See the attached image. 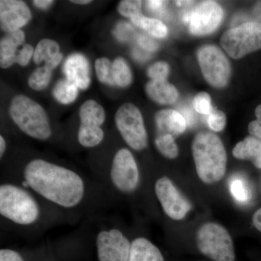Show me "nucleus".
<instances>
[{
	"label": "nucleus",
	"instance_id": "f257e3e1",
	"mask_svg": "<svg viewBox=\"0 0 261 261\" xmlns=\"http://www.w3.org/2000/svg\"><path fill=\"white\" fill-rule=\"evenodd\" d=\"M24 178L34 191L61 207L70 208L83 200V179L68 168L44 160L34 159L25 166Z\"/></svg>",
	"mask_w": 261,
	"mask_h": 261
},
{
	"label": "nucleus",
	"instance_id": "f03ea898",
	"mask_svg": "<svg viewBox=\"0 0 261 261\" xmlns=\"http://www.w3.org/2000/svg\"><path fill=\"white\" fill-rule=\"evenodd\" d=\"M192 152L199 178L207 185L217 183L224 177L227 153L221 138L211 132H201L194 137Z\"/></svg>",
	"mask_w": 261,
	"mask_h": 261
},
{
	"label": "nucleus",
	"instance_id": "7ed1b4c3",
	"mask_svg": "<svg viewBox=\"0 0 261 261\" xmlns=\"http://www.w3.org/2000/svg\"><path fill=\"white\" fill-rule=\"evenodd\" d=\"M9 114L18 128L29 137L38 140H47L51 137L45 110L27 96L18 94L12 99Z\"/></svg>",
	"mask_w": 261,
	"mask_h": 261
},
{
	"label": "nucleus",
	"instance_id": "20e7f679",
	"mask_svg": "<svg viewBox=\"0 0 261 261\" xmlns=\"http://www.w3.org/2000/svg\"><path fill=\"white\" fill-rule=\"evenodd\" d=\"M0 214L19 225L34 224L40 211L37 201L27 190L11 184L0 187Z\"/></svg>",
	"mask_w": 261,
	"mask_h": 261
},
{
	"label": "nucleus",
	"instance_id": "39448f33",
	"mask_svg": "<svg viewBox=\"0 0 261 261\" xmlns=\"http://www.w3.org/2000/svg\"><path fill=\"white\" fill-rule=\"evenodd\" d=\"M196 247L201 255L211 260L236 261L232 238L228 230L217 223H206L199 228Z\"/></svg>",
	"mask_w": 261,
	"mask_h": 261
},
{
	"label": "nucleus",
	"instance_id": "423d86ee",
	"mask_svg": "<svg viewBox=\"0 0 261 261\" xmlns=\"http://www.w3.org/2000/svg\"><path fill=\"white\" fill-rule=\"evenodd\" d=\"M221 47L228 56L241 59L261 49V23L250 21L225 32L220 39Z\"/></svg>",
	"mask_w": 261,
	"mask_h": 261
},
{
	"label": "nucleus",
	"instance_id": "0eeeda50",
	"mask_svg": "<svg viewBox=\"0 0 261 261\" xmlns=\"http://www.w3.org/2000/svg\"><path fill=\"white\" fill-rule=\"evenodd\" d=\"M115 123L122 138L130 148L143 150L148 145V135L140 109L130 102L117 110Z\"/></svg>",
	"mask_w": 261,
	"mask_h": 261
},
{
	"label": "nucleus",
	"instance_id": "6e6552de",
	"mask_svg": "<svg viewBox=\"0 0 261 261\" xmlns=\"http://www.w3.org/2000/svg\"><path fill=\"white\" fill-rule=\"evenodd\" d=\"M200 70L206 82L215 88H224L229 82L231 64L224 51L217 46H202L197 53Z\"/></svg>",
	"mask_w": 261,
	"mask_h": 261
},
{
	"label": "nucleus",
	"instance_id": "1a4fd4ad",
	"mask_svg": "<svg viewBox=\"0 0 261 261\" xmlns=\"http://www.w3.org/2000/svg\"><path fill=\"white\" fill-rule=\"evenodd\" d=\"M80 126L78 140L84 147H94L99 145L104 139L101 128L106 121L104 108L93 99L86 101L80 109Z\"/></svg>",
	"mask_w": 261,
	"mask_h": 261
},
{
	"label": "nucleus",
	"instance_id": "9d476101",
	"mask_svg": "<svg viewBox=\"0 0 261 261\" xmlns=\"http://www.w3.org/2000/svg\"><path fill=\"white\" fill-rule=\"evenodd\" d=\"M111 178L114 187L123 193H132L137 190L140 183V172L129 149L122 148L115 154Z\"/></svg>",
	"mask_w": 261,
	"mask_h": 261
},
{
	"label": "nucleus",
	"instance_id": "9b49d317",
	"mask_svg": "<svg viewBox=\"0 0 261 261\" xmlns=\"http://www.w3.org/2000/svg\"><path fill=\"white\" fill-rule=\"evenodd\" d=\"M224 10L214 1L201 2L184 20L189 23V31L195 36H205L215 32L222 22Z\"/></svg>",
	"mask_w": 261,
	"mask_h": 261
},
{
	"label": "nucleus",
	"instance_id": "f8f14e48",
	"mask_svg": "<svg viewBox=\"0 0 261 261\" xmlns=\"http://www.w3.org/2000/svg\"><path fill=\"white\" fill-rule=\"evenodd\" d=\"M154 192L165 214L174 221H181L191 210V203L180 193L173 181L167 176L159 178Z\"/></svg>",
	"mask_w": 261,
	"mask_h": 261
},
{
	"label": "nucleus",
	"instance_id": "ddd939ff",
	"mask_svg": "<svg viewBox=\"0 0 261 261\" xmlns=\"http://www.w3.org/2000/svg\"><path fill=\"white\" fill-rule=\"evenodd\" d=\"M96 246L99 261H129L132 243L117 228L98 233Z\"/></svg>",
	"mask_w": 261,
	"mask_h": 261
},
{
	"label": "nucleus",
	"instance_id": "4468645a",
	"mask_svg": "<svg viewBox=\"0 0 261 261\" xmlns=\"http://www.w3.org/2000/svg\"><path fill=\"white\" fill-rule=\"evenodd\" d=\"M28 5L20 0L0 1V23L5 32H17L28 24L32 19Z\"/></svg>",
	"mask_w": 261,
	"mask_h": 261
},
{
	"label": "nucleus",
	"instance_id": "2eb2a0df",
	"mask_svg": "<svg viewBox=\"0 0 261 261\" xmlns=\"http://www.w3.org/2000/svg\"><path fill=\"white\" fill-rule=\"evenodd\" d=\"M63 71L67 80L79 89L85 90L90 85V65L87 58L80 53L70 55L65 60Z\"/></svg>",
	"mask_w": 261,
	"mask_h": 261
},
{
	"label": "nucleus",
	"instance_id": "dca6fc26",
	"mask_svg": "<svg viewBox=\"0 0 261 261\" xmlns=\"http://www.w3.org/2000/svg\"><path fill=\"white\" fill-rule=\"evenodd\" d=\"M154 121L159 135H171L176 139L187 128L186 120L176 110H161L156 113Z\"/></svg>",
	"mask_w": 261,
	"mask_h": 261
},
{
	"label": "nucleus",
	"instance_id": "f3484780",
	"mask_svg": "<svg viewBox=\"0 0 261 261\" xmlns=\"http://www.w3.org/2000/svg\"><path fill=\"white\" fill-rule=\"evenodd\" d=\"M25 36L22 30L8 33L0 42V66L8 68L16 63L19 47H23Z\"/></svg>",
	"mask_w": 261,
	"mask_h": 261
},
{
	"label": "nucleus",
	"instance_id": "a211bd4d",
	"mask_svg": "<svg viewBox=\"0 0 261 261\" xmlns=\"http://www.w3.org/2000/svg\"><path fill=\"white\" fill-rule=\"evenodd\" d=\"M145 92L149 99L158 104L172 105L177 101V89L166 81L150 80L145 86Z\"/></svg>",
	"mask_w": 261,
	"mask_h": 261
},
{
	"label": "nucleus",
	"instance_id": "6ab92c4d",
	"mask_svg": "<svg viewBox=\"0 0 261 261\" xmlns=\"http://www.w3.org/2000/svg\"><path fill=\"white\" fill-rule=\"evenodd\" d=\"M235 159L252 162L255 168L261 169V140L248 136L239 142L232 150Z\"/></svg>",
	"mask_w": 261,
	"mask_h": 261
},
{
	"label": "nucleus",
	"instance_id": "aec40b11",
	"mask_svg": "<svg viewBox=\"0 0 261 261\" xmlns=\"http://www.w3.org/2000/svg\"><path fill=\"white\" fill-rule=\"evenodd\" d=\"M129 261H166L161 250L145 238L132 242Z\"/></svg>",
	"mask_w": 261,
	"mask_h": 261
},
{
	"label": "nucleus",
	"instance_id": "412c9836",
	"mask_svg": "<svg viewBox=\"0 0 261 261\" xmlns=\"http://www.w3.org/2000/svg\"><path fill=\"white\" fill-rule=\"evenodd\" d=\"M130 20L134 25L143 29L152 37L163 39L168 35L167 27L159 19L148 18L142 14L133 17Z\"/></svg>",
	"mask_w": 261,
	"mask_h": 261
},
{
	"label": "nucleus",
	"instance_id": "4be33fe9",
	"mask_svg": "<svg viewBox=\"0 0 261 261\" xmlns=\"http://www.w3.org/2000/svg\"><path fill=\"white\" fill-rule=\"evenodd\" d=\"M53 94L58 102L68 105L76 99L79 94V88L73 82L65 79L57 82L53 88Z\"/></svg>",
	"mask_w": 261,
	"mask_h": 261
},
{
	"label": "nucleus",
	"instance_id": "5701e85b",
	"mask_svg": "<svg viewBox=\"0 0 261 261\" xmlns=\"http://www.w3.org/2000/svg\"><path fill=\"white\" fill-rule=\"evenodd\" d=\"M60 49L61 47L59 44L56 41L50 39H43L39 41L34 49L33 57L34 62L37 65H39L44 61V63H47L61 53Z\"/></svg>",
	"mask_w": 261,
	"mask_h": 261
},
{
	"label": "nucleus",
	"instance_id": "b1692460",
	"mask_svg": "<svg viewBox=\"0 0 261 261\" xmlns=\"http://www.w3.org/2000/svg\"><path fill=\"white\" fill-rule=\"evenodd\" d=\"M113 74L115 86L122 88L128 87L133 80L129 65L121 57L116 58L113 62Z\"/></svg>",
	"mask_w": 261,
	"mask_h": 261
},
{
	"label": "nucleus",
	"instance_id": "393cba45",
	"mask_svg": "<svg viewBox=\"0 0 261 261\" xmlns=\"http://www.w3.org/2000/svg\"><path fill=\"white\" fill-rule=\"evenodd\" d=\"M174 137L171 135H158L154 145L160 153L168 159H175L178 155V147Z\"/></svg>",
	"mask_w": 261,
	"mask_h": 261
},
{
	"label": "nucleus",
	"instance_id": "a878e982",
	"mask_svg": "<svg viewBox=\"0 0 261 261\" xmlns=\"http://www.w3.org/2000/svg\"><path fill=\"white\" fill-rule=\"evenodd\" d=\"M51 78V70L47 67L37 68L29 75L28 84L31 89L42 91L48 87Z\"/></svg>",
	"mask_w": 261,
	"mask_h": 261
},
{
	"label": "nucleus",
	"instance_id": "bb28decb",
	"mask_svg": "<svg viewBox=\"0 0 261 261\" xmlns=\"http://www.w3.org/2000/svg\"><path fill=\"white\" fill-rule=\"evenodd\" d=\"M94 65L98 80L101 83L109 86H115L113 74V63L106 57H102L96 60Z\"/></svg>",
	"mask_w": 261,
	"mask_h": 261
},
{
	"label": "nucleus",
	"instance_id": "cd10ccee",
	"mask_svg": "<svg viewBox=\"0 0 261 261\" xmlns=\"http://www.w3.org/2000/svg\"><path fill=\"white\" fill-rule=\"evenodd\" d=\"M142 2L140 0H123L118 5V12L122 16L129 18L142 15Z\"/></svg>",
	"mask_w": 261,
	"mask_h": 261
},
{
	"label": "nucleus",
	"instance_id": "c85d7f7f",
	"mask_svg": "<svg viewBox=\"0 0 261 261\" xmlns=\"http://www.w3.org/2000/svg\"><path fill=\"white\" fill-rule=\"evenodd\" d=\"M192 106L196 112L200 114H211L213 111L211 95L205 92H200L196 94L192 100Z\"/></svg>",
	"mask_w": 261,
	"mask_h": 261
},
{
	"label": "nucleus",
	"instance_id": "c756f323",
	"mask_svg": "<svg viewBox=\"0 0 261 261\" xmlns=\"http://www.w3.org/2000/svg\"><path fill=\"white\" fill-rule=\"evenodd\" d=\"M170 67L165 61H158L147 69V75L151 80L166 81L169 74Z\"/></svg>",
	"mask_w": 261,
	"mask_h": 261
},
{
	"label": "nucleus",
	"instance_id": "7c9ffc66",
	"mask_svg": "<svg viewBox=\"0 0 261 261\" xmlns=\"http://www.w3.org/2000/svg\"><path fill=\"white\" fill-rule=\"evenodd\" d=\"M207 122L211 130L215 132H221L226 127V116L223 111L215 110L209 114Z\"/></svg>",
	"mask_w": 261,
	"mask_h": 261
},
{
	"label": "nucleus",
	"instance_id": "2f4dec72",
	"mask_svg": "<svg viewBox=\"0 0 261 261\" xmlns=\"http://www.w3.org/2000/svg\"><path fill=\"white\" fill-rule=\"evenodd\" d=\"M231 192L237 200L245 202L248 200V193L245 185L241 180H234L231 185Z\"/></svg>",
	"mask_w": 261,
	"mask_h": 261
},
{
	"label": "nucleus",
	"instance_id": "473e14b6",
	"mask_svg": "<svg viewBox=\"0 0 261 261\" xmlns=\"http://www.w3.org/2000/svg\"><path fill=\"white\" fill-rule=\"evenodd\" d=\"M34 48L31 44H25L19 51L18 56L17 57L16 63L20 66H27L34 57Z\"/></svg>",
	"mask_w": 261,
	"mask_h": 261
},
{
	"label": "nucleus",
	"instance_id": "72a5a7b5",
	"mask_svg": "<svg viewBox=\"0 0 261 261\" xmlns=\"http://www.w3.org/2000/svg\"><path fill=\"white\" fill-rule=\"evenodd\" d=\"M255 115L256 120L249 123L247 129L250 135L261 140V104L255 108Z\"/></svg>",
	"mask_w": 261,
	"mask_h": 261
},
{
	"label": "nucleus",
	"instance_id": "f704fd0d",
	"mask_svg": "<svg viewBox=\"0 0 261 261\" xmlns=\"http://www.w3.org/2000/svg\"><path fill=\"white\" fill-rule=\"evenodd\" d=\"M0 261H24L19 252L11 249H1Z\"/></svg>",
	"mask_w": 261,
	"mask_h": 261
},
{
	"label": "nucleus",
	"instance_id": "c9c22d12",
	"mask_svg": "<svg viewBox=\"0 0 261 261\" xmlns=\"http://www.w3.org/2000/svg\"><path fill=\"white\" fill-rule=\"evenodd\" d=\"M139 44L146 50L154 51L159 49V44L147 36L141 35L138 39Z\"/></svg>",
	"mask_w": 261,
	"mask_h": 261
},
{
	"label": "nucleus",
	"instance_id": "e433bc0d",
	"mask_svg": "<svg viewBox=\"0 0 261 261\" xmlns=\"http://www.w3.org/2000/svg\"><path fill=\"white\" fill-rule=\"evenodd\" d=\"M63 58V53H60L59 54L57 55V56L55 57V58H53V59L50 60V61L47 62V63H44V66L47 67V68H49V70L53 71V70L55 69V68L61 63Z\"/></svg>",
	"mask_w": 261,
	"mask_h": 261
},
{
	"label": "nucleus",
	"instance_id": "4c0bfd02",
	"mask_svg": "<svg viewBox=\"0 0 261 261\" xmlns=\"http://www.w3.org/2000/svg\"><path fill=\"white\" fill-rule=\"evenodd\" d=\"M165 4H166V2L159 1V0L146 2V5H147V8H148L149 9L153 10V11H160L161 9H162Z\"/></svg>",
	"mask_w": 261,
	"mask_h": 261
},
{
	"label": "nucleus",
	"instance_id": "58836bf2",
	"mask_svg": "<svg viewBox=\"0 0 261 261\" xmlns=\"http://www.w3.org/2000/svg\"><path fill=\"white\" fill-rule=\"evenodd\" d=\"M55 2L53 0H34L33 4L41 10H47Z\"/></svg>",
	"mask_w": 261,
	"mask_h": 261
},
{
	"label": "nucleus",
	"instance_id": "ea45409f",
	"mask_svg": "<svg viewBox=\"0 0 261 261\" xmlns=\"http://www.w3.org/2000/svg\"><path fill=\"white\" fill-rule=\"evenodd\" d=\"M252 221L255 228L261 232V207L254 213Z\"/></svg>",
	"mask_w": 261,
	"mask_h": 261
},
{
	"label": "nucleus",
	"instance_id": "a19ab883",
	"mask_svg": "<svg viewBox=\"0 0 261 261\" xmlns=\"http://www.w3.org/2000/svg\"><path fill=\"white\" fill-rule=\"evenodd\" d=\"M6 150V142L3 136H0V156L3 157Z\"/></svg>",
	"mask_w": 261,
	"mask_h": 261
},
{
	"label": "nucleus",
	"instance_id": "79ce46f5",
	"mask_svg": "<svg viewBox=\"0 0 261 261\" xmlns=\"http://www.w3.org/2000/svg\"><path fill=\"white\" fill-rule=\"evenodd\" d=\"M70 2L72 3H74V4L82 5L90 4L92 3V1H90V0H73V1Z\"/></svg>",
	"mask_w": 261,
	"mask_h": 261
}]
</instances>
